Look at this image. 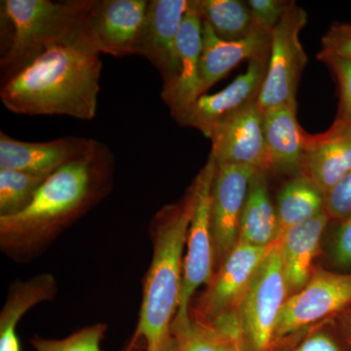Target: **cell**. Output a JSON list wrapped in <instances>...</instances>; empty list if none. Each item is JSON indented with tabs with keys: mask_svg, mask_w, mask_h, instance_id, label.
Instances as JSON below:
<instances>
[{
	"mask_svg": "<svg viewBox=\"0 0 351 351\" xmlns=\"http://www.w3.org/2000/svg\"><path fill=\"white\" fill-rule=\"evenodd\" d=\"M101 55L82 45L51 48L2 84L0 100L16 114L96 117Z\"/></svg>",
	"mask_w": 351,
	"mask_h": 351,
	"instance_id": "obj_2",
	"label": "cell"
},
{
	"mask_svg": "<svg viewBox=\"0 0 351 351\" xmlns=\"http://www.w3.org/2000/svg\"><path fill=\"white\" fill-rule=\"evenodd\" d=\"M107 324L97 323L82 328L62 339L34 338L32 339L36 351H101V343L107 332Z\"/></svg>",
	"mask_w": 351,
	"mask_h": 351,
	"instance_id": "obj_27",
	"label": "cell"
},
{
	"mask_svg": "<svg viewBox=\"0 0 351 351\" xmlns=\"http://www.w3.org/2000/svg\"><path fill=\"white\" fill-rule=\"evenodd\" d=\"M323 54L335 55L351 61V24L336 23L323 36Z\"/></svg>",
	"mask_w": 351,
	"mask_h": 351,
	"instance_id": "obj_31",
	"label": "cell"
},
{
	"mask_svg": "<svg viewBox=\"0 0 351 351\" xmlns=\"http://www.w3.org/2000/svg\"><path fill=\"white\" fill-rule=\"evenodd\" d=\"M306 23V11L290 1L282 19L272 29L267 73L257 101L263 112L279 106L297 107L298 87L307 64L300 34Z\"/></svg>",
	"mask_w": 351,
	"mask_h": 351,
	"instance_id": "obj_5",
	"label": "cell"
},
{
	"mask_svg": "<svg viewBox=\"0 0 351 351\" xmlns=\"http://www.w3.org/2000/svg\"><path fill=\"white\" fill-rule=\"evenodd\" d=\"M202 34L199 73L201 96L206 94L210 88L225 78L242 62L269 60L271 32L263 27L240 40L226 41L218 38L211 27L203 23Z\"/></svg>",
	"mask_w": 351,
	"mask_h": 351,
	"instance_id": "obj_17",
	"label": "cell"
},
{
	"mask_svg": "<svg viewBox=\"0 0 351 351\" xmlns=\"http://www.w3.org/2000/svg\"><path fill=\"white\" fill-rule=\"evenodd\" d=\"M195 184L157 212L151 223L152 260L135 332L124 351H173L172 324L181 295L184 249L195 205Z\"/></svg>",
	"mask_w": 351,
	"mask_h": 351,
	"instance_id": "obj_3",
	"label": "cell"
},
{
	"mask_svg": "<svg viewBox=\"0 0 351 351\" xmlns=\"http://www.w3.org/2000/svg\"><path fill=\"white\" fill-rule=\"evenodd\" d=\"M93 3L94 0H2V84L56 46L82 45L95 51L88 32Z\"/></svg>",
	"mask_w": 351,
	"mask_h": 351,
	"instance_id": "obj_4",
	"label": "cell"
},
{
	"mask_svg": "<svg viewBox=\"0 0 351 351\" xmlns=\"http://www.w3.org/2000/svg\"><path fill=\"white\" fill-rule=\"evenodd\" d=\"M115 160L108 145L60 168L47 178L20 213L0 218V249L18 263H29L113 188Z\"/></svg>",
	"mask_w": 351,
	"mask_h": 351,
	"instance_id": "obj_1",
	"label": "cell"
},
{
	"mask_svg": "<svg viewBox=\"0 0 351 351\" xmlns=\"http://www.w3.org/2000/svg\"><path fill=\"white\" fill-rule=\"evenodd\" d=\"M202 25L193 0H189L188 11L178 34V53L181 66L179 76L170 86L162 88L161 91V99L177 123L201 96L199 73L203 45Z\"/></svg>",
	"mask_w": 351,
	"mask_h": 351,
	"instance_id": "obj_16",
	"label": "cell"
},
{
	"mask_svg": "<svg viewBox=\"0 0 351 351\" xmlns=\"http://www.w3.org/2000/svg\"><path fill=\"white\" fill-rule=\"evenodd\" d=\"M209 138L212 142L210 156L218 165L234 164L258 171H270L263 112L257 101L219 121Z\"/></svg>",
	"mask_w": 351,
	"mask_h": 351,
	"instance_id": "obj_10",
	"label": "cell"
},
{
	"mask_svg": "<svg viewBox=\"0 0 351 351\" xmlns=\"http://www.w3.org/2000/svg\"><path fill=\"white\" fill-rule=\"evenodd\" d=\"M276 209L280 239L286 230L302 225L325 211L324 193L311 180L299 174L279 191Z\"/></svg>",
	"mask_w": 351,
	"mask_h": 351,
	"instance_id": "obj_23",
	"label": "cell"
},
{
	"mask_svg": "<svg viewBox=\"0 0 351 351\" xmlns=\"http://www.w3.org/2000/svg\"><path fill=\"white\" fill-rule=\"evenodd\" d=\"M189 0H149L136 55L145 57L160 73L163 87L179 76L178 34Z\"/></svg>",
	"mask_w": 351,
	"mask_h": 351,
	"instance_id": "obj_13",
	"label": "cell"
},
{
	"mask_svg": "<svg viewBox=\"0 0 351 351\" xmlns=\"http://www.w3.org/2000/svg\"><path fill=\"white\" fill-rule=\"evenodd\" d=\"M50 175L0 169V218L14 216L29 206Z\"/></svg>",
	"mask_w": 351,
	"mask_h": 351,
	"instance_id": "obj_25",
	"label": "cell"
},
{
	"mask_svg": "<svg viewBox=\"0 0 351 351\" xmlns=\"http://www.w3.org/2000/svg\"><path fill=\"white\" fill-rule=\"evenodd\" d=\"M267 171H256L240 221L239 241L269 247L279 240L276 207L270 199Z\"/></svg>",
	"mask_w": 351,
	"mask_h": 351,
	"instance_id": "obj_22",
	"label": "cell"
},
{
	"mask_svg": "<svg viewBox=\"0 0 351 351\" xmlns=\"http://www.w3.org/2000/svg\"><path fill=\"white\" fill-rule=\"evenodd\" d=\"M147 5V0H94L88 32L95 51L114 57L136 55Z\"/></svg>",
	"mask_w": 351,
	"mask_h": 351,
	"instance_id": "obj_12",
	"label": "cell"
},
{
	"mask_svg": "<svg viewBox=\"0 0 351 351\" xmlns=\"http://www.w3.org/2000/svg\"><path fill=\"white\" fill-rule=\"evenodd\" d=\"M329 219L324 211L281 234L278 242L289 292L295 294L301 291L313 276V261Z\"/></svg>",
	"mask_w": 351,
	"mask_h": 351,
	"instance_id": "obj_20",
	"label": "cell"
},
{
	"mask_svg": "<svg viewBox=\"0 0 351 351\" xmlns=\"http://www.w3.org/2000/svg\"><path fill=\"white\" fill-rule=\"evenodd\" d=\"M295 351H339V348L331 337L320 332L307 339Z\"/></svg>",
	"mask_w": 351,
	"mask_h": 351,
	"instance_id": "obj_33",
	"label": "cell"
},
{
	"mask_svg": "<svg viewBox=\"0 0 351 351\" xmlns=\"http://www.w3.org/2000/svg\"><path fill=\"white\" fill-rule=\"evenodd\" d=\"M325 211L341 223L351 218V171L324 193Z\"/></svg>",
	"mask_w": 351,
	"mask_h": 351,
	"instance_id": "obj_29",
	"label": "cell"
},
{
	"mask_svg": "<svg viewBox=\"0 0 351 351\" xmlns=\"http://www.w3.org/2000/svg\"><path fill=\"white\" fill-rule=\"evenodd\" d=\"M351 304V274L315 270L308 282L284 304L276 337L299 331Z\"/></svg>",
	"mask_w": 351,
	"mask_h": 351,
	"instance_id": "obj_9",
	"label": "cell"
},
{
	"mask_svg": "<svg viewBox=\"0 0 351 351\" xmlns=\"http://www.w3.org/2000/svg\"><path fill=\"white\" fill-rule=\"evenodd\" d=\"M100 142L68 136L48 142H24L0 132V169L52 174L93 152Z\"/></svg>",
	"mask_w": 351,
	"mask_h": 351,
	"instance_id": "obj_14",
	"label": "cell"
},
{
	"mask_svg": "<svg viewBox=\"0 0 351 351\" xmlns=\"http://www.w3.org/2000/svg\"><path fill=\"white\" fill-rule=\"evenodd\" d=\"M289 290L279 242L272 245L258 267L237 311L244 338L255 351H267Z\"/></svg>",
	"mask_w": 351,
	"mask_h": 351,
	"instance_id": "obj_7",
	"label": "cell"
},
{
	"mask_svg": "<svg viewBox=\"0 0 351 351\" xmlns=\"http://www.w3.org/2000/svg\"><path fill=\"white\" fill-rule=\"evenodd\" d=\"M271 247L237 242L208 285L196 309L195 318L213 323L223 316L237 313L256 272Z\"/></svg>",
	"mask_w": 351,
	"mask_h": 351,
	"instance_id": "obj_8",
	"label": "cell"
},
{
	"mask_svg": "<svg viewBox=\"0 0 351 351\" xmlns=\"http://www.w3.org/2000/svg\"><path fill=\"white\" fill-rule=\"evenodd\" d=\"M235 341V345H237V351H244V335L239 334L237 336L233 337L232 339Z\"/></svg>",
	"mask_w": 351,
	"mask_h": 351,
	"instance_id": "obj_34",
	"label": "cell"
},
{
	"mask_svg": "<svg viewBox=\"0 0 351 351\" xmlns=\"http://www.w3.org/2000/svg\"><path fill=\"white\" fill-rule=\"evenodd\" d=\"M317 59L329 66L338 82L339 106L336 120L351 125V61L321 52Z\"/></svg>",
	"mask_w": 351,
	"mask_h": 351,
	"instance_id": "obj_28",
	"label": "cell"
},
{
	"mask_svg": "<svg viewBox=\"0 0 351 351\" xmlns=\"http://www.w3.org/2000/svg\"><path fill=\"white\" fill-rule=\"evenodd\" d=\"M203 23L218 38L240 40L261 29L250 7L241 0H193Z\"/></svg>",
	"mask_w": 351,
	"mask_h": 351,
	"instance_id": "obj_24",
	"label": "cell"
},
{
	"mask_svg": "<svg viewBox=\"0 0 351 351\" xmlns=\"http://www.w3.org/2000/svg\"><path fill=\"white\" fill-rule=\"evenodd\" d=\"M351 171V125L335 120L324 133L309 134L301 174L327 193Z\"/></svg>",
	"mask_w": 351,
	"mask_h": 351,
	"instance_id": "obj_18",
	"label": "cell"
},
{
	"mask_svg": "<svg viewBox=\"0 0 351 351\" xmlns=\"http://www.w3.org/2000/svg\"><path fill=\"white\" fill-rule=\"evenodd\" d=\"M217 163L208 157L206 164L195 179V205L186 237V253L179 306L172 325L184 324L191 318V302L196 290L211 282L214 276L215 249L211 228V193Z\"/></svg>",
	"mask_w": 351,
	"mask_h": 351,
	"instance_id": "obj_6",
	"label": "cell"
},
{
	"mask_svg": "<svg viewBox=\"0 0 351 351\" xmlns=\"http://www.w3.org/2000/svg\"><path fill=\"white\" fill-rule=\"evenodd\" d=\"M335 258L341 267H351V218L341 223L337 233Z\"/></svg>",
	"mask_w": 351,
	"mask_h": 351,
	"instance_id": "obj_32",
	"label": "cell"
},
{
	"mask_svg": "<svg viewBox=\"0 0 351 351\" xmlns=\"http://www.w3.org/2000/svg\"><path fill=\"white\" fill-rule=\"evenodd\" d=\"M256 171L234 164H217L211 193V228L219 265L239 242L240 221Z\"/></svg>",
	"mask_w": 351,
	"mask_h": 351,
	"instance_id": "obj_11",
	"label": "cell"
},
{
	"mask_svg": "<svg viewBox=\"0 0 351 351\" xmlns=\"http://www.w3.org/2000/svg\"><path fill=\"white\" fill-rule=\"evenodd\" d=\"M57 281L50 274H41L29 280L10 286L5 304L0 313V351H21L17 326L32 307L55 299Z\"/></svg>",
	"mask_w": 351,
	"mask_h": 351,
	"instance_id": "obj_21",
	"label": "cell"
},
{
	"mask_svg": "<svg viewBox=\"0 0 351 351\" xmlns=\"http://www.w3.org/2000/svg\"><path fill=\"white\" fill-rule=\"evenodd\" d=\"M270 171L301 174L309 134L300 126L297 107L279 106L263 112Z\"/></svg>",
	"mask_w": 351,
	"mask_h": 351,
	"instance_id": "obj_19",
	"label": "cell"
},
{
	"mask_svg": "<svg viewBox=\"0 0 351 351\" xmlns=\"http://www.w3.org/2000/svg\"><path fill=\"white\" fill-rule=\"evenodd\" d=\"M172 337L173 351H237L233 339L191 315L188 322L172 325Z\"/></svg>",
	"mask_w": 351,
	"mask_h": 351,
	"instance_id": "obj_26",
	"label": "cell"
},
{
	"mask_svg": "<svg viewBox=\"0 0 351 351\" xmlns=\"http://www.w3.org/2000/svg\"><path fill=\"white\" fill-rule=\"evenodd\" d=\"M269 60H252L248 68L230 85L215 94H204L189 108L180 125L193 127L210 138L215 126L232 113L258 101Z\"/></svg>",
	"mask_w": 351,
	"mask_h": 351,
	"instance_id": "obj_15",
	"label": "cell"
},
{
	"mask_svg": "<svg viewBox=\"0 0 351 351\" xmlns=\"http://www.w3.org/2000/svg\"><path fill=\"white\" fill-rule=\"evenodd\" d=\"M246 2L257 24L270 32L282 19L290 4L287 0H248Z\"/></svg>",
	"mask_w": 351,
	"mask_h": 351,
	"instance_id": "obj_30",
	"label": "cell"
}]
</instances>
